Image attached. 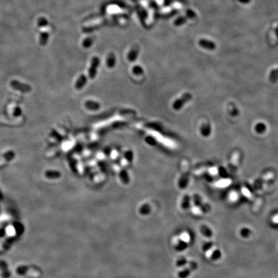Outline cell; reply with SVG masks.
<instances>
[{
  "label": "cell",
  "instance_id": "1",
  "mask_svg": "<svg viewBox=\"0 0 278 278\" xmlns=\"http://www.w3.org/2000/svg\"><path fill=\"white\" fill-rule=\"evenodd\" d=\"M202 249L205 252L206 256L208 259H211V261H216L221 258V252L214 246V245L212 242H205L203 245Z\"/></svg>",
  "mask_w": 278,
  "mask_h": 278
},
{
  "label": "cell",
  "instance_id": "2",
  "mask_svg": "<svg viewBox=\"0 0 278 278\" xmlns=\"http://www.w3.org/2000/svg\"><path fill=\"white\" fill-rule=\"evenodd\" d=\"M197 268L198 264L196 262L194 261H189L186 266L183 267L180 271L178 272V276L179 278H187Z\"/></svg>",
  "mask_w": 278,
  "mask_h": 278
},
{
  "label": "cell",
  "instance_id": "3",
  "mask_svg": "<svg viewBox=\"0 0 278 278\" xmlns=\"http://www.w3.org/2000/svg\"><path fill=\"white\" fill-rule=\"evenodd\" d=\"M196 12H194L193 10L189 9L187 10L186 13H185V14L184 16H180L178 18H177V19L175 20L174 24L176 27L181 26V25H182V24L186 23L188 19H191V20L193 19V18L196 17Z\"/></svg>",
  "mask_w": 278,
  "mask_h": 278
},
{
  "label": "cell",
  "instance_id": "4",
  "mask_svg": "<svg viewBox=\"0 0 278 278\" xmlns=\"http://www.w3.org/2000/svg\"><path fill=\"white\" fill-rule=\"evenodd\" d=\"M191 98H192V95L189 94V93H185L181 97L178 98L173 102V104H172V108H173L175 110L180 109L185 103L189 101Z\"/></svg>",
  "mask_w": 278,
  "mask_h": 278
},
{
  "label": "cell",
  "instance_id": "5",
  "mask_svg": "<svg viewBox=\"0 0 278 278\" xmlns=\"http://www.w3.org/2000/svg\"><path fill=\"white\" fill-rule=\"evenodd\" d=\"M99 64H100V61H99V59H98V57H94L92 58L90 68L88 70L89 77L91 79H94L95 78V77L96 76L97 70L98 66H99Z\"/></svg>",
  "mask_w": 278,
  "mask_h": 278
},
{
  "label": "cell",
  "instance_id": "6",
  "mask_svg": "<svg viewBox=\"0 0 278 278\" xmlns=\"http://www.w3.org/2000/svg\"><path fill=\"white\" fill-rule=\"evenodd\" d=\"M194 205L198 207L202 212L203 214H206L211 211V207L206 203H203L200 197L198 195H195L194 196Z\"/></svg>",
  "mask_w": 278,
  "mask_h": 278
},
{
  "label": "cell",
  "instance_id": "7",
  "mask_svg": "<svg viewBox=\"0 0 278 278\" xmlns=\"http://www.w3.org/2000/svg\"><path fill=\"white\" fill-rule=\"evenodd\" d=\"M198 45L200 47L207 50H214L216 49V44L212 41L206 39H200L198 41Z\"/></svg>",
  "mask_w": 278,
  "mask_h": 278
},
{
  "label": "cell",
  "instance_id": "8",
  "mask_svg": "<svg viewBox=\"0 0 278 278\" xmlns=\"http://www.w3.org/2000/svg\"><path fill=\"white\" fill-rule=\"evenodd\" d=\"M84 107L90 111H97L101 108V104L95 101L88 100L84 102Z\"/></svg>",
  "mask_w": 278,
  "mask_h": 278
},
{
  "label": "cell",
  "instance_id": "9",
  "mask_svg": "<svg viewBox=\"0 0 278 278\" xmlns=\"http://www.w3.org/2000/svg\"><path fill=\"white\" fill-rule=\"evenodd\" d=\"M88 79L87 77H86L84 74H82V75L80 76L79 78L77 79V81L75 84V88L77 90H82L84 86L87 83Z\"/></svg>",
  "mask_w": 278,
  "mask_h": 278
},
{
  "label": "cell",
  "instance_id": "10",
  "mask_svg": "<svg viewBox=\"0 0 278 278\" xmlns=\"http://www.w3.org/2000/svg\"><path fill=\"white\" fill-rule=\"evenodd\" d=\"M188 245L189 244L187 243L183 242L182 239H181L180 238H179L176 239V242H175V249L176 251H178V252L183 251L187 248Z\"/></svg>",
  "mask_w": 278,
  "mask_h": 278
},
{
  "label": "cell",
  "instance_id": "11",
  "mask_svg": "<svg viewBox=\"0 0 278 278\" xmlns=\"http://www.w3.org/2000/svg\"><path fill=\"white\" fill-rule=\"evenodd\" d=\"M200 233L207 238H211L213 236V232L209 227L206 225H202L200 227Z\"/></svg>",
  "mask_w": 278,
  "mask_h": 278
},
{
  "label": "cell",
  "instance_id": "12",
  "mask_svg": "<svg viewBox=\"0 0 278 278\" xmlns=\"http://www.w3.org/2000/svg\"><path fill=\"white\" fill-rule=\"evenodd\" d=\"M139 52V48L138 46H133L128 54V59L129 61H134L137 58Z\"/></svg>",
  "mask_w": 278,
  "mask_h": 278
},
{
  "label": "cell",
  "instance_id": "13",
  "mask_svg": "<svg viewBox=\"0 0 278 278\" xmlns=\"http://www.w3.org/2000/svg\"><path fill=\"white\" fill-rule=\"evenodd\" d=\"M119 178L122 183L127 185L130 182V178H129L128 172L126 169H122L119 172Z\"/></svg>",
  "mask_w": 278,
  "mask_h": 278
},
{
  "label": "cell",
  "instance_id": "14",
  "mask_svg": "<svg viewBox=\"0 0 278 278\" xmlns=\"http://www.w3.org/2000/svg\"><path fill=\"white\" fill-rule=\"evenodd\" d=\"M188 172L186 171L182 175V176L180 177V180H179L178 182V186L181 189H184L185 187H187V185L188 183Z\"/></svg>",
  "mask_w": 278,
  "mask_h": 278
},
{
  "label": "cell",
  "instance_id": "15",
  "mask_svg": "<svg viewBox=\"0 0 278 278\" xmlns=\"http://www.w3.org/2000/svg\"><path fill=\"white\" fill-rule=\"evenodd\" d=\"M116 64V57L113 53H110L106 59V65L109 69H113Z\"/></svg>",
  "mask_w": 278,
  "mask_h": 278
},
{
  "label": "cell",
  "instance_id": "16",
  "mask_svg": "<svg viewBox=\"0 0 278 278\" xmlns=\"http://www.w3.org/2000/svg\"><path fill=\"white\" fill-rule=\"evenodd\" d=\"M239 154L238 152H235L234 153L232 158H231V169H235L238 164V161H239Z\"/></svg>",
  "mask_w": 278,
  "mask_h": 278
},
{
  "label": "cell",
  "instance_id": "17",
  "mask_svg": "<svg viewBox=\"0 0 278 278\" xmlns=\"http://www.w3.org/2000/svg\"><path fill=\"white\" fill-rule=\"evenodd\" d=\"M151 211V207L148 203H144L139 209V213L143 216L150 214Z\"/></svg>",
  "mask_w": 278,
  "mask_h": 278
},
{
  "label": "cell",
  "instance_id": "18",
  "mask_svg": "<svg viewBox=\"0 0 278 278\" xmlns=\"http://www.w3.org/2000/svg\"><path fill=\"white\" fill-rule=\"evenodd\" d=\"M239 235L243 238H249L252 234V231L248 227H242L239 230Z\"/></svg>",
  "mask_w": 278,
  "mask_h": 278
},
{
  "label": "cell",
  "instance_id": "19",
  "mask_svg": "<svg viewBox=\"0 0 278 278\" xmlns=\"http://www.w3.org/2000/svg\"><path fill=\"white\" fill-rule=\"evenodd\" d=\"M269 80L272 83H275L278 81V69L271 70L269 74Z\"/></svg>",
  "mask_w": 278,
  "mask_h": 278
},
{
  "label": "cell",
  "instance_id": "20",
  "mask_svg": "<svg viewBox=\"0 0 278 278\" xmlns=\"http://www.w3.org/2000/svg\"><path fill=\"white\" fill-rule=\"evenodd\" d=\"M61 176V172L57 171H48L46 172V176L49 178L56 179L60 178Z\"/></svg>",
  "mask_w": 278,
  "mask_h": 278
},
{
  "label": "cell",
  "instance_id": "21",
  "mask_svg": "<svg viewBox=\"0 0 278 278\" xmlns=\"http://www.w3.org/2000/svg\"><path fill=\"white\" fill-rule=\"evenodd\" d=\"M189 261L187 259V258H185L184 257H181L179 258L178 260L176 262V265L177 267H180V268H183L184 267L186 266V265L188 264Z\"/></svg>",
  "mask_w": 278,
  "mask_h": 278
},
{
  "label": "cell",
  "instance_id": "22",
  "mask_svg": "<svg viewBox=\"0 0 278 278\" xmlns=\"http://www.w3.org/2000/svg\"><path fill=\"white\" fill-rule=\"evenodd\" d=\"M190 207V197L188 195H185L181 203V207L185 210Z\"/></svg>",
  "mask_w": 278,
  "mask_h": 278
},
{
  "label": "cell",
  "instance_id": "23",
  "mask_svg": "<svg viewBox=\"0 0 278 278\" xmlns=\"http://www.w3.org/2000/svg\"><path fill=\"white\" fill-rule=\"evenodd\" d=\"M132 72L134 75L137 76H140L144 74V70L140 66L136 65L133 68Z\"/></svg>",
  "mask_w": 278,
  "mask_h": 278
},
{
  "label": "cell",
  "instance_id": "24",
  "mask_svg": "<svg viewBox=\"0 0 278 278\" xmlns=\"http://www.w3.org/2000/svg\"><path fill=\"white\" fill-rule=\"evenodd\" d=\"M124 158L129 163H132L133 161L134 154L132 151L128 150L124 153Z\"/></svg>",
  "mask_w": 278,
  "mask_h": 278
},
{
  "label": "cell",
  "instance_id": "25",
  "mask_svg": "<svg viewBox=\"0 0 278 278\" xmlns=\"http://www.w3.org/2000/svg\"><path fill=\"white\" fill-rule=\"evenodd\" d=\"M48 39V34L47 32H43L41 33L39 38V43L40 45L44 46L46 44L47 41Z\"/></svg>",
  "mask_w": 278,
  "mask_h": 278
},
{
  "label": "cell",
  "instance_id": "26",
  "mask_svg": "<svg viewBox=\"0 0 278 278\" xmlns=\"http://www.w3.org/2000/svg\"><path fill=\"white\" fill-rule=\"evenodd\" d=\"M202 133L203 136H208L211 132V129H210V126L209 124L205 123L204 125L202 127Z\"/></svg>",
  "mask_w": 278,
  "mask_h": 278
},
{
  "label": "cell",
  "instance_id": "27",
  "mask_svg": "<svg viewBox=\"0 0 278 278\" xmlns=\"http://www.w3.org/2000/svg\"><path fill=\"white\" fill-rule=\"evenodd\" d=\"M180 238L181 239H182V240L183 241V242L187 243L188 244L190 243V242L191 241V236H190L189 233H188V232H183V233L181 234V236H180Z\"/></svg>",
  "mask_w": 278,
  "mask_h": 278
},
{
  "label": "cell",
  "instance_id": "28",
  "mask_svg": "<svg viewBox=\"0 0 278 278\" xmlns=\"http://www.w3.org/2000/svg\"><path fill=\"white\" fill-rule=\"evenodd\" d=\"M145 141L147 144L150 146H154L157 143V140L155 139H154L151 136H147L145 139Z\"/></svg>",
  "mask_w": 278,
  "mask_h": 278
},
{
  "label": "cell",
  "instance_id": "29",
  "mask_svg": "<svg viewBox=\"0 0 278 278\" xmlns=\"http://www.w3.org/2000/svg\"><path fill=\"white\" fill-rule=\"evenodd\" d=\"M256 130L258 133H263L265 130H266V127L262 123H259L258 124L256 125Z\"/></svg>",
  "mask_w": 278,
  "mask_h": 278
},
{
  "label": "cell",
  "instance_id": "30",
  "mask_svg": "<svg viewBox=\"0 0 278 278\" xmlns=\"http://www.w3.org/2000/svg\"><path fill=\"white\" fill-rule=\"evenodd\" d=\"M47 24H48L47 20H46L45 18V17H40L39 19L38 20V25L39 27H45V26L47 25Z\"/></svg>",
  "mask_w": 278,
  "mask_h": 278
},
{
  "label": "cell",
  "instance_id": "31",
  "mask_svg": "<svg viewBox=\"0 0 278 278\" xmlns=\"http://www.w3.org/2000/svg\"><path fill=\"white\" fill-rule=\"evenodd\" d=\"M93 43H94V39H93V38H86L84 41L83 46L85 48H89L92 45Z\"/></svg>",
  "mask_w": 278,
  "mask_h": 278
},
{
  "label": "cell",
  "instance_id": "32",
  "mask_svg": "<svg viewBox=\"0 0 278 278\" xmlns=\"http://www.w3.org/2000/svg\"><path fill=\"white\" fill-rule=\"evenodd\" d=\"M231 182L229 180H224L218 182L216 184H217L218 186H226V185H228Z\"/></svg>",
  "mask_w": 278,
  "mask_h": 278
},
{
  "label": "cell",
  "instance_id": "33",
  "mask_svg": "<svg viewBox=\"0 0 278 278\" xmlns=\"http://www.w3.org/2000/svg\"><path fill=\"white\" fill-rule=\"evenodd\" d=\"M242 193L247 198H251V194L249 192V191L248 189H246V188H243L242 189Z\"/></svg>",
  "mask_w": 278,
  "mask_h": 278
},
{
  "label": "cell",
  "instance_id": "34",
  "mask_svg": "<svg viewBox=\"0 0 278 278\" xmlns=\"http://www.w3.org/2000/svg\"><path fill=\"white\" fill-rule=\"evenodd\" d=\"M229 198H230L231 200L235 201V200H236L238 199V195L235 192H232V193H231V195L229 196Z\"/></svg>",
  "mask_w": 278,
  "mask_h": 278
},
{
  "label": "cell",
  "instance_id": "35",
  "mask_svg": "<svg viewBox=\"0 0 278 278\" xmlns=\"http://www.w3.org/2000/svg\"><path fill=\"white\" fill-rule=\"evenodd\" d=\"M272 222L275 224H278V214L274 216L272 218Z\"/></svg>",
  "mask_w": 278,
  "mask_h": 278
},
{
  "label": "cell",
  "instance_id": "36",
  "mask_svg": "<svg viewBox=\"0 0 278 278\" xmlns=\"http://www.w3.org/2000/svg\"><path fill=\"white\" fill-rule=\"evenodd\" d=\"M209 172H210V173H211V175H216L218 173V169L214 168H211V169H209Z\"/></svg>",
  "mask_w": 278,
  "mask_h": 278
},
{
  "label": "cell",
  "instance_id": "37",
  "mask_svg": "<svg viewBox=\"0 0 278 278\" xmlns=\"http://www.w3.org/2000/svg\"><path fill=\"white\" fill-rule=\"evenodd\" d=\"M239 1L243 4H248L250 2V0H239Z\"/></svg>",
  "mask_w": 278,
  "mask_h": 278
}]
</instances>
